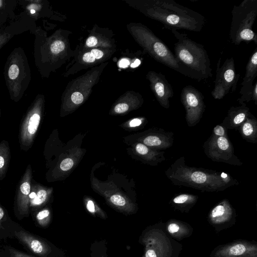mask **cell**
<instances>
[{
	"label": "cell",
	"mask_w": 257,
	"mask_h": 257,
	"mask_svg": "<svg viewBox=\"0 0 257 257\" xmlns=\"http://www.w3.org/2000/svg\"><path fill=\"white\" fill-rule=\"evenodd\" d=\"M165 174L174 185L202 192L223 191L238 184L237 180L226 173L188 166L183 156L176 159Z\"/></svg>",
	"instance_id": "obj_1"
},
{
	"label": "cell",
	"mask_w": 257,
	"mask_h": 257,
	"mask_svg": "<svg viewBox=\"0 0 257 257\" xmlns=\"http://www.w3.org/2000/svg\"><path fill=\"white\" fill-rule=\"evenodd\" d=\"M148 4V15L169 30L199 32L206 22L204 16L173 0H154Z\"/></svg>",
	"instance_id": "obj_2"
},
{
	"label": "cell",
	"mask_w": 257,
	"mask_h": 257,
	"mask_svg": "<svg viewBox=\"0 0 257 257\" xmlns=\"http://www.w3.org/2000/svg\"><path fill=\"white\" fill-rule=\"evenodd\" d=\"M170 30L177 40L174 54L192 78L199 81L211 77L210 60L204 46L191 39L185 33Z\"/></svg>",
	"instance_id": "obj_3"
},
{
	"label": "cell",
	"mask_w": 257,
	"mask_h": 257,
	"mask_svg": "<svg viewBox=\"0 0 257 257\" xmlns=\"http://www.w3.org/2000/svg\"><path fill=\"white\" fill-rule=\"evenodd\" d=\"M4 74L11 99L18 102L31 79L28 58L22 48H16L11 53L5 63Z\"/></svg>",
	"instance_id": "obj_4"
},
{
	"label": "cell",
	"mask_w": 257,
	"mask_h": 257,
	"mask_svg": "<svg viewBox=\"0 0 257 257\" xmlns=\"http://www.w3.org/2000/svg\"><path fill=\"white\" fill-rule=\"evenodd\" d=\"M229 33L231 43L238 45L242 42H253L257 44V35L252 30L257 16V0H243L234 5Z\"/></svg>",
	"instance_id": "obj_5"
},
{
	"label": "cell",
	"mask_w": 257,
	"mask_h": 257,
	"mask_svg": "<svg viewBox=\"0 0 257 257\" xmlns=\"http://www.w3.org/2000/svg\"><path fill=\"white\" fill-rule=\"evenodd\" d=\"M144 246L143 257H179L183 246L173 239L159 222L146 229L141 237Z\"/></svg>",
	"instance_id": "obj_6"
},
{
	"label": "cell",
	"mask_w": 257,
	"mask_h": 257,
	"mask_svg": "<svg viewBox=\"0 0 257 257\" xmlns=\"http://www.w3.org/2000/svg\"><path fill=\"white\" fill-rule=\"evenodd\" d=\"M43 104L42 97L37 96L23 118L19 137L20 149L22 151H28L33 144L42 118Z\"/></svg>",
	"instance_id": "obj_7"
},
{
	"label": "cell",
	"mask_w": 257,
	"mask_h": 257,
	"mask_svg": "<svg viewBox=\"0 0 257 257\" xmlns=\"http://www.w3.org/2000/svg\"><path fill=\"white\" fill-rule=\"evenodd\" d=\"M221 57L217 63L214 87L211 94L215 99H221L231 91L234 92L237 87L240 75L236 73L233 57L227 58L221 64Z\"/></svg>",
	"instance_id": "obj_8"
},
{
	"label": "cell",
	"mask_w": 257,
	"mask_h": 257,
	"mask_svg": "<svg viewBox=\"0 0 257 257\" xmlns=\"http://www.w3.org/2000/svg\"><path fill=\"white\" fill-rule=\"evenodd\" d=\"M203 149L206 156L214 162L238 166L242 165L228 137H217L212 134L204 142Z\"/></svg>",
	"instance_id": "obj_9"
},
{
	"label": "cell",
	"mask_w": 257,
	"mask_h": 257,
	"mask_svg": "<svg viewBox=\"0 0 257 257\" xmlns=\"http://www.w3.org/2000/svg\"><path fill=\"white\" fill-rule=\"evenodd\" d=\"M181 101L185 108L188 125L194 126L200 120L205 109L202 93L192 85H187L181 92Z\"/></svg>",
	"instance_id": "obj_10"
},
{
	"label": "cell",
	"mask_w": 257,
	"mask_h": 257,
	"mask_svg": "<svg viewBox=\"0 0 257 257\" xmlns=\"http://www.w3.org/2000/svg\"><path fill=\"white\" fill-rule=\"evenodd\" d=\"M209 257H257V243L254 240L236 239L217 246Z\"/></svg>",
	"instance_id": "obj_11"
},
{
	"label": "cell",
	"mask_w": 257,
	"mask_h": 257,
	"mask_svg": "<svg viewBox=\"0 0 257 257\" xmlns=\"http://www.w3.org/2000/svg\"><path fill=\"white\" fill-rule=\"evenodd\" d=\"M236 216L235 209L228 200L224 199L209 211L207 220L218 233L233 226L236 222Z\"/></svg>",
	"instance_id": "obj_12"
},
{
	"label": "cell",
	"mask_w": 257,
	"mask_h": 257,
	"mask_svg": "<svg viewBox=\"0 0 257 257\" xmlns=\"http://www.w3.org/2000/svg\"><path fill=\"white\" fill-rule=\"evenodd\" d=\"M33 181V171L30 164L28 165L20 181L16 192L14 202V212L19 219L28 217L29 195Z\"/></svg>",
	"instance_id": "obj_13"
},
{
	"label": "cell",
	"mask_w": 257,
	"mask_h": 257,
	"mask_svg": "<svg viewBox=\"0 0 257 257\" xmlns=\"http://www.w3.org/2000/svg\"><path fill=\"white\" fill-rule=\"evenodd\" d=\"M149 76L152 88L160 104L165 108H169L170 99L174 96L172 86L161 73L152 72Z\"/></svg>",
	"instance_id": "obj_14"
},
{
	"label": "cell",
	"mask_w": 257,
	"mask_h": 257,
	"mask_svg": "<svg viewBox=\"0 0 257 257\" xmlns=\"http://www.w3.org/2000/svg\"><path fill=\"white\" fill-rule=\"evenodd\" d=\"M142 144L158 151L167 149L173 145L174 134L162 128L151 131L142 139Z\"/></svg>",
	"instance_id": "obj_15"
},
{
	"label": "cell",
	"mask_w": 257,
	"mask_h": 257,
	"mask_svg": "<svg viewBox=\"0 0 257 257\" xmlns=\"http://www.w3.org/2000/svg\"><path fill=\"white\" fill-rule=\"evenodd\" d=\"M250 113L249 108L245 103L239 106H231L221 124L226 130H238Z\"/></svg>",
	"instance_id": "obj_16"
},
{
	"label": "cell",
	"mask_w": 257,
	"mask_h": 257,
	"mask_svg": "<svg viewBox=\"0 0 257 257\" xmlns=\"http://www.w3.org/2000/svg\"><path fill=\"white\" fill-rule=\"evenodd\" d=\"M165 227L169 234L179 241L190 237L193 233V228L186 222L170 219L165 223Z\"/></svg>",
	"instance_id": "obj_17"
},
{
	"label": "cell",
	"mask_w": 257,
	"mask_h": 257,
	"mask_svg": "<svg viewBox=\"0 0 257 257\" xmlns=\"http://www.w3.org/2000/svg\"><path fill=\"white\" fill-rule=\"evenodd\" d=\"M50 190L40 184L32 183L29 195V208L30 212L38 210L47 201Z\"/></svg>",
	"instance_id": "obj_18"
},
{
	"label": "cell",
	"mask_w": 257,
	"mask_h": 257,
	"mask_svg": "<svg viewBox=\"0 0 257 257\" xmlns=\"http://www.w3.org/2000/svg\"><path fill=\"white\" fill-rule=\"evenodd\" d=\"M198 196L191 194H180L172 198L169 204L175 210L183 213H188L196 204Z\"/></svg>",
	"instance_id": "obj_19"
},
{
	"label": "cell",
	"mask_w": 257,
	"mask_h": 257,
	"mask_svg": "<svg viewBox=\"0 0 257 257\" xmlns=\"http://www.w3.org/2000/svg\"><path fill=\"white\" fill-rule=\"evenodd\" d=\"M237 130L247 142L254 144L257 142V120L251 113Z\"/></svg>",
	"instance_id": "obj_20"
},
{
	"label": "cell",
	"mask_w": 257,
	"mask_h": 257,
	"mask_svg": "<svg viewBox=\"0 0 257 257\" xmlns=\"http://www.w3.org/2000/svg\"><path fill=\"white\" fill-rule=\"evenodd\" d=\"M257 76V48H256L249 58L246 67L244 77L241 85L253 84Z\"/></svg>",
	"instance_id": "obj_21"
},
{
	"label": "cell",
	"mask_w": 257,
	"mask_h": 257,
	"mask_svg": "<svg viewBox=\"0 0 257 257\" xmlns=\"http://www.w3.org/2000/svg\"><path fill=\"white\" fill-rule=\"evenodd\" d=\"M241 86L239 92L241 95L237 99L238 103L241 105L252 100L257 105V82L254 84H247Z\"/></svg>",
	"instance_id": "obj_22"
},
{
	"label": "cell",
	"mask_w": 257,
	"mask_h": 257,
	"mask_svg": "<svg viewBox=\"0 0 257 257\" xmlns=\"http://www.w3.org/2000/svg\"><path fill=\"white\" fill-rule=\"evenodd\" d=\"M10 160V149L8 141L0 143V180H2L7 172Z\"/></svg>",
	"instance_id": "obj_23"
},
{
	"label": "cell",
	"mask_w": 257,
	"mask_h": 257,
	"mask_svg": "<svg viewBox=\"0 0 257 257\" xmlns=\"http://www.w3.org/2000/svg\"><path fill=\"white\" fill-rule=\"evenodd\" d=\"M35 219L39 225L45 227L50 223L51 220V212L48 208L39 210L35 214Z\"/></svg>",
	"instance_id": "obj_24"
},
{
	"label": "cell",
	"mask_w": 257,
	"mask_h": 257,
	"mask_svg": "<svg viewBox=\"0 0 257 257\" xmlns=\"http://www.w3.org/2000/svg\"><path fill=\"white\" fill-rule=\"evenodd\" d=\"M4 254H5V257H35L18 250L11 246L4 247Z\"/></svg>",
	"instance_id": "obj_25"
},
{
	"label": "cell",
	"mask_w": 257,
	"mask_h": 257,
	"mask_svg": "<svg viewBox=\"0 0 257 257\" xmlns=\"http://www.w3.org/2000/svg\"><path fill=\"white\" fill-rule=\"evenodd\" d=\"M11 219L7 216L4 209L0 205V233L4 230L9 233V226Z\"/></svg>",
	"instance_id": "obj_26"
},
{
	"label": "cell",
	"mask_w": 257,
	"mask_h": 257,
	"mask_svg": "<svg viewBox=\"0 0 257 257\" xmlns=\"http://www.w3.org/2000/svg\"><path fill=\"white\" fill-rule=\"evenodd\" d=\"M86 207L87 210L94 215L97 214L99 217L103 219L107 217V216L95 206L94 203L91 200H89L87 201Z\"/></svg>",
	"instance_id": "obj_27"
},
{
	"label": "cell",
	"mask_w": 257,
	"mask_h": 257,
	"mask_svg": "<svg viewBox=\"0 0 257 257\" xmlns=\"http://www.w3.org/2000/svg\"><path fill=\"white\" fill-rule=\"evenodd\" d=\"M14 34L5 30H0V49L13 37Z\"/></svg>",
	"instance_id": "obj_28"
},
{
	"label": "cell",
	"mask_w": 257,
	"mask_h": 257,
	"mask_svg": "<svg viewBox=\"0 0 257 257\" xmlns=\"http://www.w3.org/2000/svg\"><path fill=\"white\" fill-rule=\"evenodd\" d=\"M65 48V44L62 41L57 40L54 41L50 46V50L53 54H58Z\"/></svg>",
	"instance_id": "obj_29"
},
{
	"label": "cell",
	"mask_w": 257,
	"mask_h": 257,
	"mask_svg": "<svg viewBox=\"0 0 257 257\" xmlns=\"http://www.w3.org/2000/svg\"><path fill=\"white\" fill-rule=\"evenodd\" d=\"M226 130L221 124H218L214 127L212 134L217 137H228Z\"/></svg>",
	"instance_id": "obj_30"
},
{
	"label": "cell",
	"mask_w": 257,
	"mask_h": 257,
	"mask_svg": "<svg viewBox=\"0 0 257 257\" xmlns=\"http://www.w3.org/2000/svg\"><path fill=\"white\" fill-rule=\"evenodd\" d=\"M74 162L71 158H66L62 160L60 164V168L62 171H68L73 166Z\"/></svg>",
	"instance_id": "obj_31"
},
{
	"label": "cell",
	"mask_w": 257,
	"mask_h": 257,
	"mask_svg": "<svg viewBox=\"0 0 257 257\" xmlns=\"http://www.w3.org/2000/svg\"><path fill=\"white\" fill-rule=\"evenodd\" d=\"M71 98L73 102L76 104L81 103L83 100L82 94L79 92L73 93L71 95Z\"/></svg>",
	"instance_id": "obj_32"
},
{
	"label": "cell",
	"mask_w": 257,
	"mask_h": 257,
	"mask_svg": "<svg viewBox=\"0 0 257 257\" xmlns=\"http://www.w3.org/2000/svg\"><path fill=\"white\" fill-rule=\"evenodd\" d=\"M128 109V106L126 103H119L114 107V111L117 113H121L125 112Z\"/></svg>",
	"instance_id": "obj_33"
},
{
	"label": "cell",
	"mask_w": 257,
	"mask_h": 257,
	"mask_svg": "<svg viewBox=\"0 0 257 257\" xmlns=\"http://www.w3.org/2000/svg\"><path fill=\"white\" fill-rule=\"evenodd\" d=\"M95 60V58L90 52L85 53L83 56V60L86 62H93Z\"/></svg>",
	"instance_id": "obj_34"
},
{
	"label": "cell",
	"mask_w": 257,
	"mask_h": 257,
	"mask_svg": "<svg viewBox=\"0 0 257 257\" xmlns=\"http://www.w3.org/2000/svg\"><path fill=\"white\" fill-rule=\"evenodd\" d=\"M97 43V39L95 37L90 36L86 41V44L88 47H93Z\"/></svg>",
	"instance_id": "obj_35"
},
{
	"label": "cell",
	"mask_w": 257,
	"mask_h": 257,
	"mask_svg": "<svg viewBox=\"0 0 257 257\" xmlns=\"http://www.w3.org/2000/svg\"><path fill=\"white\" fill-rule=\"evenodd\" d=\"M90 53L92 54L95 59H100L103 55V53L101 51L96 49H92Z\"/></svg>",
	"instance_id": "obj_36"
},
{
	"label": "cell",
	"mask_w": 257,
	"mask_h": 257,
	"mask_svg": "<svg viewBox=\"0 0 257 257\" xmlns=\"http://www.w3.org/2000/svg\"><path fill=\"white\" fill-rule=\"evenodd\" d=\"M142 122L140 119L135 118L132 120L130 122V125L131 127H135L140 126L142 124Z\"/></svg>",
	"instance_id": "obj_37"
},
{
	"label": "cell",
	"mask_w": 257,
	"mask_h": 257,
	"mask_svg": "<svg viewBox=\"0 0 257 257\" xmlns=\"http://www.w3.org/2000/svg\"><path fill=\"white\" fill-rule=\"evenodd\" d=\"M130 64V62L126 59L121 60L119 62V66L121 68H125Z\"/></svg>",
	"instance_id": "obj_38"
},
{
	"label": "cell",
	"mask_w": 257,
	"mask_h": 257,
	"mask_svg": "<svg viewBox=\"0 0 257 257\" xmlns=\"http://www.w3.org/2000/svg\"><path fill=\"white\" fill-rule=\"evenodd\" d=\"M141 64V61L139 59H136L134 63H133L131 66L132 68H135L139 66Z\"/></svg>",
	"instance_id": "obj_39"
},
{
	"label": "cell",
	"mask_w": 257,
	"mask_h": 257,
	"mask_svg": "<svg viewBox=\"0 0 257 257\" xmlns=\"http://www.w3.org/2000/svg\"><path fill=\"white\" fill-rule=\"evenodd\" d=\"M6 1L0 0V10H3L5 8V7L7 5L6 4Z\"/></svg>",
	"instance_id": "obj_40"
},
{
	"label": "cell",
	"mask_w": 257,
	"mask_h": 257,
	"mask_svg": "<svg viewBox=\"0 0 257 257\" xmlns=\"http://www.w3.org/2000/svg\"><path fill=\"white\" fill-rule=\"evenodd\" d=\"M1 108H0V117H1Z\"/></svg>",
	"instance_id": "obj_41"
},
{
	"label": "cell",
	"mask_w": 257,
	"mask_h": 257,
	"mask_svg": "<svg viewBox=\"0 0 257 257\" xmlns=\"http://www.w3.org/2000/svg\"><path fill=\"white\" fill-rule=\"evenodd\" d=\"M0 257H1V256H0Z\"/></svg>",
	"instance_id": "obj_42"
}]
</instances>
